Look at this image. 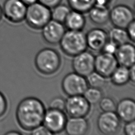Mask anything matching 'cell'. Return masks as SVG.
I'll return each mask as SVG.
<instances>
[{
	"label": "cell",
	"instance_id": "9",
	"mask_svg": "<svg viewBox=\"0 0 135 135\" xmlns=\"http://www.w3.org/2000/svg\"><path fill=\"white\" fill-rule=\"evenodd\" d=\"M109 20L114 26L126 28L134 20V13L130 7L126 5H117L110 10Z\"/></svg>",
	"mask_w": 135,
	"mask_h": 135
},
{
	"label": "cell",
	"instance_id": "33",
	"mask_svg": "<svg viewBox=\"0 0 135 135\" xmlns=\"http://www.w3.org/2000/svg\"><path fill=\"white\" fill-rule=\"evenodd\" d=\"M62 0H37V2L46 7L52 9L57 5L61 3Z\"/></svg>",
	"mask_w": 135,
	"mask_h": 135
},
{
	"label": "cell",
	"instance_id": "23",
	"mask_svg": "<svg viewBox=\"0 0 135 135\" xmlns=\"http://www.w3.org/2000/svg\"><path fill=\"white\" fill-rule=\"evenodd\" d=\"M52 9L51 19L62 23H64L67 16L71 11L69 6L61 3Z\"/></svg>",
	"mask_w": 135,
	"mask_h": 135
},
{
	"label": "cell",
	"instance_id": "32",
	"mask_svg": "<svg viewBox=\"0 0 135 135\" xmlns=\"http://www.w3.org/2000/svg\"><path fill=\"white\" fill-rule=\"evenodd\" d=\"M135 122L134 120L126 122L123 130L126 135H134Z\"/></svg>",
	"mask_w": 135,
	"mask_h": 135
},
{
	"label": "cell",
	"instance_id": "10",
	"mask_svg": "<svg viewBox=\"0 0 135 135\" xmlns=\"http://www.w3.org/2000/svg\"><path fill=\"white\" fill-rule=\"evenodd\" d=\"M27 6L21 0H6L2 7L5 17L13 23H19L25 19Z\"/></svg>",
	"mask_w": 135,
	"mask_h": 135
},
{
	"label": "cell",
	"instance_id": "38",
	"mask_svg": "<svg viewBox=\"0 0 135 135\" xmlns=\"http://www.w3.org/2000/svg\"><path fill=\"white\" fill-rule=\"evenodd\" d=\"M108 3H110V2L112 1V0H105Z\"/></svg>",
	"mask_w": 135,
	"mask_h": 135
},
{
	"label": "cell",
	"instance_id": "19",
	"mask_svg": "<svg viewBox=\"0 0 135 135\" xmlns=\"http://www.w3.org/2000/svg\"><path fill=\"white\" fill-rule=\"evenodd\" d=\"M85 18L83 13L72 10L67 16L64 24L69 30L82 31L85 25Z\"/></svg>",
	"mask_w": 135,
	"mask_h": 135
},
{
	"label": "cell",
	"instance_id": "34",
	"mask_svg": "<svg viewBox=\"0 0 135 135\" xmlns=\"http://www.w3.org/2000/svg\"><path fill=\"white\" fill-rule=\"evenodd\" d=\"M134 65H133L131 67L129 68V76H130V81H131L132 83H134L135 80V75H134Z\"/></svg>",
	"mask_w": 135,
	"mask_h": 135
},
{
	"label": "cell",
	"instance_id": "36",
	"mask_svg": "<svg viewBox=\"0 0 135 135\" xmlns=\"http://www.w3.org/2000/svg\"><path fill=\"white\" fill-rule=\"evenodd\" d=\"M6 134H16V135H18V134H22L21 132H18V131H10L9 132H7Z\"/></svg>",
	"mask_w": 135,
	"mask_h": 135
},
{
	"label": "cell",
	"instance_id": "4",
	"mask_svg": "<svg viewBox=\"0 0 135 135\" xmlns=\"http://www.w3.org/2000/svg\"><path fill=\"white\" fill-rule=\"evenodd\" d=\"M24 20L30 27L35 30L42 29L51 20V10L36 2L27 6Z\"/></svg>",
	"mask_w": 135,
	"mask_h": 135
},
{
	"label": "cell",
	"instance_id": "7",
	"mask_svg": "<svg viewBox=\"0 0 135 135\" xmlns=\"http://www.w3.org/2000/svg\"><path fill=\"white\" fill-rule=\"evenodd\" d=\"M97 124L101 133L106 135H112L120 131L121 121L115 111L103 112L99 115Z\"/></svg>",
	"mask_w": 135,
	"mask_h": 135
},
{
	"label": "cell",
	"instance_id": "31",
	"mask_svg": "<svg viewBox=\"0 0 135 135\" xmlns=\"http://www.w3.org/2000/svg\"><path fill=\"white\" fill-rule=\"evenodd\" d=\"M129 40L132 42H134L135 40V22L134 20L131 22L126 28Z\"/></svg>",
	"mask_w": 135,
	"mask_h": 135
},
{
	"label": "cell",
	"instance_id": "26",
	"mask_svg": "<svg viewBox=\"0 0 135 135\" xmlns=\"http://www.w3.org/2000/svg\"><path fill=\"white\" fill-rule=\"evenodd\" d=\"M99 104L100 108L103 112H113L115 111L117 104L111 97H102Z\"/></svg>",
	"mask_w": 135,
	"mask_h": 135
},
{
	"label": "cell",
	"instance_id": "1",
	"mask_svg": "<svg viewBox=\"0 0 135 135\" xmlns=\"http://www.w3.org/2000/svg\"><path fill=\"white\" fill-rule=\"evenodd\" d=\"M46 111L43 103L38 98L27 97L17 105L16 119L18 125L26 131H31L41 125Z\"/></svg>",
	"mask_w": 135,
	"mask_h": 135
},
{
	"label": "cell",
	"instance_id": "16",
	"mask_svg": "<svg viewBox=\"0 0 135 135\" xmlns=\"http://www.w3.org/2000/svg\"><path fill=\"white\" fill-rule=\"evenodd\" d=\"M115 112L121 121L127 122L134 120L135 102L131 98H124L116 105Z\"/></svg>",
	"mask_w": 135,
	"mask_h": 135
},
{
	"label": "cell",
	"instance_id": "35",
	"mask_svg": "<svg viewBox=\"0 0 135 135\" xmlns=\"http://www.w3.org/2000/svg\"><path fill=\"white\" fill-rule=\"evenodd\" d=\"M21 1L26 6L30 5L31 4H32L34 3L37 2V0H21Z\"/></svg>",
	"mask_w": 135,
	"mask_h": 135
},
{
	"label": "cell",
	"instance_id": "20",
	"mask_svg": "<svg viewBox=\"0 0 135 135\" xmlns=\"http://www.w3.org/2000/svg\"><path fill=\"white\" fill-rule=\"evenodd\" d=\"M110 78L114 85L117 86L124 85L130 81L129 68L118 65Z\"/></svg>",
	"mask_w": 135,
	"mask_h": 135
},
{
	"label": "cell",
	"instance_id": "21",
	"mask_svg": "<svg viewBox=\"0 0 135 135\" xmlns=\"http://www.w3.org/2000/svg\"><path fill=\"white\" fill-rule=\"evenodd\" d=\"M108 35L109 40L117 46L129 42L130 40L126 28L114 26L110 30Z\"/></svg>",
	"mask_w": 135,
	"mask_h": 135
},
{
	"label": "cell",
	"instance_id": "27",
	"mask_svg": "<svg viewBox=\"0 0 135 135\" xmlns=\"http://www.w3.org/2000/svg\"><path fill=\"white\" fill-rule=\"evenodd\" d=\"M65 100L61 97L53 98L49 103V108L64 111L65 109Z\"/></svg>",
	"mask_w": 135,
	"mask_h": 135
},
{
	"label": "cell",
	"instance_id": "11",
	"mask_svg": "<svg viewBox=\"0 0 135 135\" xmlns=\"http://www.w3.org/2000/svg\"><path fill=\"white\" fill-rule=\"evenodd\" d=\"M72 62L74 72L86 77L94 71L95 56L90 51H84L73 56Z\"/></svg>",
	"mask_w": 135,
	"mask_h": 135
},
{
	"label": "cell",
	"instance_id": "29",
	"mask_svg": "<svg viewBox=\"0 0 135 135\" xmlns=\"http://www.w3.org/2000/svg\"><path fill=\"white\" fill-rule=\"evenodd\" d=\"M31 134L33 135H49L52 134L43 125H40L31 131Z\"/></svg>",
	"mask_w": 135,
	"mask_h": 135
},
{
	"label": "cell",
	"instance_id": "8",
	"mask_svg": "<svg viewBox=\"0 0 135 135\" xmlns=\"http://www.w3.org/2000/svg\"><path fill=\"white\" fill-rule=\"evenodd\" d=\"M90 109L91 104L83 95L69 96L65 100L64 110L70 117H85Z\"/></svg>",
	"mask_w": 135,
	"mask_h": 135
},
{
	"label": "cell",
	"instance_id": "22",
	"mask_svg": "<svg viewBox=\"0 0 135 135\" xmlns=\"http://www.w3.org/2000/svg\"><path fill=\"white\" fill-rule=\"evenodd\" d=\"M68 6L73 11L84 14L94 5L95 0H67Z\"/></svg>",
	"mask_w": 135,
	"mask_h": 135
},
{
	"label": "cell",
	"instance_id": "13",
	"mask_svg": "<svg viewBox=\"0 0 135 135\" xmlns=\"http://www.w3.org/2000/svg\"><path fill=\"white\" fill-rule=\"evenodd\" d=\"M65 32L63 23L51 19L42 28V36L47 43L54 45L60 43Z\"/></svg>",
	"mask_w": 135,
	"mask_h": 135
},
{
	"label": "cell",
	"instance_id": "14",
	"mask_svg": "<svg viewBox=\"0 0 135 135\" xmlns=\"http://www.w3.org/2000/svg\"><path fill=\"white\" fill-rule=\"evenodd\" d=\"M85 35L87 47L94 52L101 51L109 40L108 33L100 28H92L88 31Z\"/></svg>",
	"mask_w": 135,
	"mask_h": 135
},
{
	"label": "cell",
	"instance_id": "18",
	"mask_svg": "<svg viewBox=\"0 0 135 135\" xmlns=\"http://www.w3.org/2000/svg\"><path fill=\"white\" fill-rule=\"evenodd\" d=\"M88 13L90 20L97 25H104L109 20L110 9L108 6L94 4Z\"/></svg>",
	"mask_w": 135,
	"mask_h": 135
},
{
	"label": "cell",
	"instance_id": "5",
	"mask_svg": "<svg viewBox=\"0 0 135 135\" xmlns=\"http://www.w3.org/2000/svg\"><path fill=\"white\" fill-rule=\"evenodd\" d=\"M61 85L63 91L68 97L83 95L89 87L86 77L75 72L66 74L62 80Z\"/></svg>",
	"mask_w": 135,
	"mask_h": 135
},
{
	"label": "cell",
	"instance_id": "15",
	"mask_svg": "<svg viewBox=\"0 0 135 135\" xmlns=\"http://www.w3.org/2000/svg\"><path fill=\"white\" fill-rule=\"evenodd\" d=\"M114 56L119 65L129 68L134 65L135 49L134 45L127 42L118 46Z\"/></svg>",
	"mask_w": 135,
	"mask_h": 135
},
{
	"label": "cell",
	"instance_id": "28",
	"mask_svg": "<svg viewBox=\"0 0 135 135\" xmlns=\"http://www.w3.org/2000/svg\"><path fill=\"white\" fill-rule=\"evenodd\" d=\"M118 46H117L113 42L108 40L104 45L101 51L108 54L114 55Z\"/></svg>",
	"mask_w": 135,
	"mask_h": 135
},
{
	"label": "cell",
	"instance_id": "17",
	"mask_svg": "<svg viewBox=\"0 0 135 135\" xmlns=\"http://www.w3.org/2000/svg\"><path fill=\"white\" fill-rule=\"evenodd\" d=\"M89 128V123L85 117H70L67 119L64 130L69 135H84Z\"/></svg>",
	"mask_w": 135,
	"mask_h": 135
},
{
	"label": "cell",
	"instance_id": "24",
	"mask_svg": "<svg viewBox=\"0 0 135 135\" xmlns=\"http://www.w3.org/2000/svg\"><path fill=\"white\" fill-rule=\"evenodd\" d=\"M90 104H95L99 102L103 97L102 91L99 88L88 87L83 94Z\"/></svg>",
	"mask_w": 135,
	"mask_h": 135
},
{
	"label": "cell",
	"instance_id": "30",
	"mask_svg": "<svg viewBox=\"0 0 135 135\" xmlns=\"http://www.w3.org/2000/svg\"><path fill=\"white\" fill-rule=\"evenodd\" d=\"M7 109V102L5 97L0 91V118L3 117Z\"/></svg>",
	"mask_w": 135,
	"mask_h": 135
},
{
	"label": "cell",
	"instance_id": "12",
	"mask_svg": "<svg viewBox=\"0 0 135 135\" xmlns=\"http://www.w3.org/2000/svg\"><path fill=\"white\" fill-rule=\"evenodd\" d=\"M118 65L114 54L102 52L95 56L94 71L105 78H110Z\"/></svg>",
	"mask_w": 135,
	"mask_h": 135
},
{
	"label": "cell",
	"instance_id": "37",
	"mask_svg": "<svg viewBox=\"0 0 135 135\" xmlns=\"http://www.w3.org/2000/svg\"><path fill=\"white\" fill-rule=\"evenodd\" d=\"M2 15H3V13H2V7L1 6H0V21L2 19Z\"/></svg>",
	"mask_w": 135,
	"mask_h": 135
},
{
	"label": "cell",
	"instance_id": "25",
	"mask_svg": "<svg viewBox=\"0 0 135 135\" xmlns=\"http://www.w3.org/2000/svg\"><path fill=\"white\" fill-rule=\"evenodd\" d=\"M105 78L95 71H94L86 77V81L88 85L90 87L101 89L105 84Z\"/></svg>",
	"mask_w": 135,
	"mask_h": 135
},
{
	"label": "cell",
	"instance_id": "6",
	"mask_svg": "<svg viewBox=\"0 0 135 135\" xmlns=\"http://www.w3.org/2000/svg\"><path fill=\"white\" fill-rule=\"evenodd\" d=\"M66 120V115L63 111L49 108L46 110L42 123L53 134L64 130Z\"/></svg>",
	"mask_w": 135,
	"mask_h": 135
},
{
	"label": "cell",
	"instance_id": "2",
	"mask_svg": "<svg viewBox=\"0 0 135 135\" xmlns=\"http://www.w3.org/2000/svg\"><path fill=\"white\" fill-rule=\"evenodd\" d=\"M34 63L40 73L50 75L54 74L60 69L61 57L56 50L51 48H44L36 54Z\"/></svg>",
	"mask_w": 135,
	"mask_h": 135
},
{
	"label": "cell",
	"instance_id": "3",
	"mask_svg": "<svg viewBox=\"0 0 135 135\" xmlns=\"http://www.w3.org/2000/svg\"><path fill=\"white\" fill-rule=\"evenodd\" d=\"M59 43L63 52L73 57L84 51L88 47L85 34L82 31H65Z\"/></svg>",
	"mask_w": 135,
	"mask_h": 135
}]
</instances>
